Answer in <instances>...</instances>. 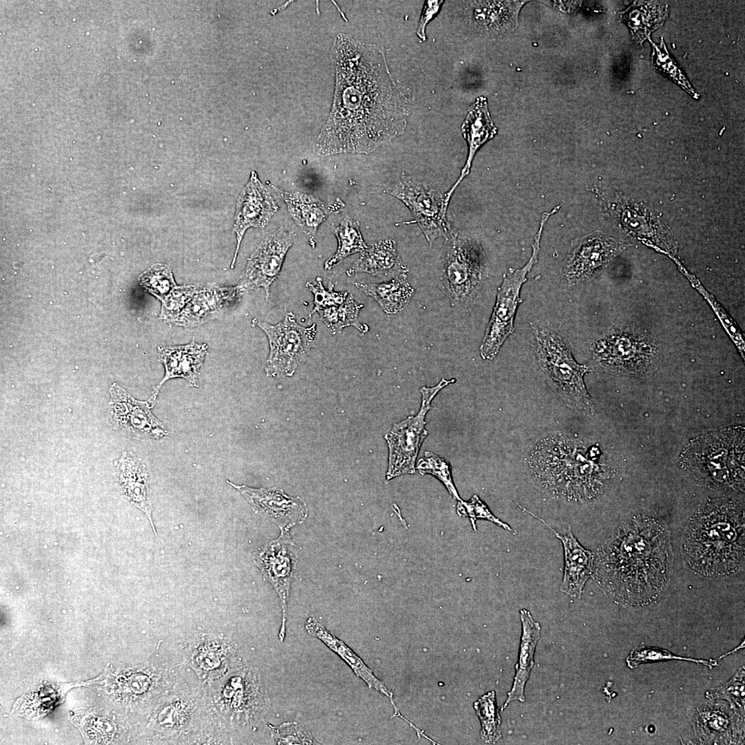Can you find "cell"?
<instances>
[{
    "instance_id": "1",
    "label": "cell",
    "mask_w": 745,
    "mask_h": 745,
    "mask_svg": "<svg viewBox=\"0 0 745 745\" xmlns=\"http://www.w3.org/2000/svg\"><path fill=\"white\" fill-rule=\"evenodd\" d=\"M332 54L333 103L314 151L319 156L370 153L404 131L410 97L393 79L380 48L339 33Z\"/></svg>"
},
{
    "instance_id": "2",
    "label": "cell",
    "mask_w": 745,
    "mask_h": 745,
    "mask_svg": "<svg viewBox=\"0 0 745 745\" xmlns=\"http://www.w3.org/2000/svg\"><path fill=\"white\" fill-rule=\"evenodd\" d=\"M669 550L666 533L657 522L630 519L602 546L596 565L597 580L621 604H648L666 584Z\"/></svg>"
},
{
    "instance_id": "3",
    "label": "cell",
    "mask_w": 745,
    "mask_h": 745,
    "mask_svg": "<svg viewBox=\"0 0 745 745\" xmlns=\"http://www.w3.org/2000/svg\"><path fill=\"white\" fill-rule=\"evenodd\" d=\"M599 450L557 435L536 446L529 466L535 479L553 494L570 501L591 499L606 488L608 468L598 463Z\"/></svg>"
},
{
    "instance_id": "4",
    "label": "cell",
    "mask_w": 745,
    "mask_h": 745,
    "mask_svg": "<svg viewBox=\"0 0 745 745\" xmlns=\"http://www.w3.org/2000/svg\"><path fill=\"white\" fill-rule=\"evenodd\" d=\"M684 551L689 566L704 575L719 576L736 571L744 556L742 508L724 502L699 511L690 522Z\"/></svg>"
},
{
    "instance_id": "5",
    "label": "cell",
    "mask_w": 745,
    "mask_h": 745,
    "mask_svg": "<svg viewBox=\"0 0 745 745\" xmlns=\"http://www.w3.org/2000/svg\"><path fill=\"white\" fill-rule=\"evenodd\" d=\"M681 464L699 481L719 488L738 489L744 483V428H730L699 437L683 451Z\"/></svg>"
},
{
    "instance_id": "6",
    "label": "cell",
    "mask_w": 745,
    "mask_h": 745,
    "mask_svg": "<svg viewBox=\"0 0 745 745\" xmlns=\"http://www.w3.org/2000/svg\"><path fill=\"white\" fill-rule=\"evenodd\" d=\"M488 272L481 244L470 235L451 228L445 237L438 270L441 288L451 304L470 307Z\"/></svg>"
},
{
    "instance_id": "7",
    "label": "cell",
    "mask_w": 745,
    "mask_h": 745,
    "mask_svg": "<svg viewBox=\"0 0 745 745\" xmlns=\"http://www.w3.org/2000/svg\"><path fill=\"white\" fill-rule=\"evenodd\" d=\"M539 365L554 390L575 411L593 415L594 406L584 377L589 369L574 359L564 338L551 326L532 324Z\"/></svg>"
},
{
    "instance_id": "8",
    "label": "cell",
    "mask_w": 745,
    "mask_h": 745,
    "mask_svg": "<svg viewBox=\"0 0 745 745\" xmlns=\"http://www.w3.org/2000/svg\"><path fill=\"white\" fill-rule=\"evenodd\" d=\"M558 210L555 207L542 216L539 228L532 245L533 252L526 264L521 268H508L497 289L496 301L480 345V355L484 359L492 360L498 354L506 339L514 332V319L518 306L522 302L520 290L526 276L538 261L540 239L545 223Z\"/></svg>"
},
{
    "instance_id": "9",
    "label": "cell",
    "mask_w": 745,
    "mask_h": 745,
    "mask_svg": "<svg viewBox=\"0 0 745 745\" xmlns=\"http://www.w3.org/2000/svg\"><path fill=\"white\" fill-rule=\"evenodd\" d=\"M253 326L266 335L270 346L265 370L267 376H292L297 368L305 361L313 346L317 325L300 326L292 312H286L279 323L272 325L257 319Z\"/></svg>"
},
{
    "instance_id": "10",
    "label": "cell",
    "mask_w": 745,
    "mask_h": 745,
    "mask_svg": "<svg viewBox=\"0 0 745 745\" xmlns=\"http://www.w3.org/2000/svg\"><path fill=\"white\" fill-rule=\"evenodd\" d=\"M455 381V379H442L433 387H422L420 390L421 405L418 414L409 416L389 428L385 435L389 448L387 480L403 474L415 473V461L428 435L425 417L428 410L433 408L430 403L440 390Z\"/></svg>"
},
{
    "instance_id": "11",
    "label": "cell",
    "mask_w": 745,
    "mask_h": 745,
    "mask_svg": "<svg viewBox=\"0 0 745 745\" xmlns=\"http://www.w3.org/2000/svg\"><path fill=\"white\" fill-rule=\"evenodd\" d=\"M386 192L401 201L410 210L430 246L440 237H446L452 227L447 217L445 195L430 186L402 175Z\"/></svg>"
},
{
    "instance_id": "12",
    "label": "cell",
    "mask_w": 745,
    "mask_h": 745,
    "mask_svg": "<svg viewBox=\"0 0 745 745\" xmlns=\"http://www.w3.org/2000/svg\"><path fill=\"white\" fill-rule=\"evenodd\" d=\"M295 238L292 230L284 227L265 235L247 259L246 266L237 284L240 290L244 293L261 288L268 301L270 286L278 277L287 252Z\"/></svg>"
},
{
    "instance_id": "13",
    "label": "cell",
    "mask_w": 745,
    "mask_h": 745,
    "mask_svg": "<svg viewBox=\"0 0 745 745\" xmlns=\"http://www.w3.org/2000/svg\"><path fill=\"white\" fill-rule=\"evenodd\" d=\"M297 558L298 548L292 540L289 531H281L277 539L269 542L252 556V561L264 578L272 585L279 597L283 613L279 633V639L281 642L286 635L287 602Z\"/></svg>"
},
{
    "instance_id": "14",
    "label": "cell",
    "mask_w": 745,
    "mask_h": 745,
    "mask_svg": "<svg viewBox=\"0 0 745 745\" xmlns=\"http://www.w3.org/2000/svg\"><path fill=\"white\" fill-rule=\"evenodd\" d=\"M108 418L113 428L137 439H160L168 432L151 413L147 401L135 399L126 390L114 383L110 388Z\"/></svg>"
},
{
    "instance_id": "15",
    "label": "cell",
    "mask_w": 745,
    "mask_h": 745,
    "mask_svg": "<svg viewBox=\"0 0 745 745\" xmlns=\"http://www.w3.org/2000/svg\"><path fill=\"white\" fill-rule=\"evenodd\" d=\"M610 237L593 234L573 241L562 270V281L571 287L590 278L619 250Z\"/></svg>"
},
{
    "instance_id": "16",
    "label": "cell",
    "mask_w": 745,
    "mask_h": 745,
    "mask_svg": "<svg viewBox=\"0 0 745 745\" xmlns=\"http://www.w3.org/2000/svg\"><path fill=\"white\" fill-rule=\"evenodd\" d=\"M226 481L246 498L255 513L275 523L281 531H289L308 516L306 502L299 497L288 495L281 488H255Z\"/></svg>"
},
{
    "instance_id": "17",
    "label": "cell",
    "mask_w": 745,
    "mask_h": 745,
    "mask_svg": "<svg viewBox=\"0 0 745 745\" xmlns=\"http://www.w3.org/2000/svg\"><path fill=\"white\" fill-rule=\"evenodd\" d=\"M279 207L269 189L263 184L257 173L252 170L250 178L237 200L233 231L237 246L230 268L233 269L239 247L246 231L250 228H264Z\"/></svg>"
},
{
    "instance_id": "18",
    "label": "cell",
    "mask_w": 745,
    "mask_h": 745,
    "mask_svg": "<svg viewBox=\"0 0 745 745\" xmlns=\"http://www.w3.org/2000/svg\"><path fill=\"white\" fill-rule=\"evenodd\" d=\"M244 293L239 287L208 284L199 287L180 315L172 322L184 328H193L217 318L226 310L235 307Z\"/></svg>"
},
{
    "instance_id": "19",
    "label": "cell",
    "mask_w": 745,
    "mask_h": 745,
    "mask_svg": "<svg viewBox=\"0 0 745 745\" xmlns=\"http://www.w3.org/2000/svg\"><path fill=\"white\" fill-rule=\"evenodd\" d=\"M642 343L621 329H615L594 342L592 347L595 359L602 367L616 372L636 370L647 361L649 351Z\"/></svg>"
},
{
    "instance_id": "20",
    "label": "cell",
    "mask_w": 745,
    "mask_h": 745,
    "mask_svg": "<svg viewBox=\"0 0 745 745\" xmlns=\"http://www.w3.org/2000/svg\"><path fill=\"white\" fill-rule=\"evenodd\" d=\"M158 351L159 361L163 364L165 375L148 400L152 408L161 387L170 379L181 377L190 386L198 387L200 370L207 354L208 346L193 340L185 345L159 346Z\"/></svg>"
},
{
    "instance_id": "21",
    "label": "cell",
    "mask_w": 745,
    "mask_h": 745,
    "mask_svg": "<svg viewBox=\"0 0 745 745\" xmlns=\"http://www.w3.org/2000/svg\"><path fill=\"white\" fill-rule=\"evenodd\" d=\"M524 511L544 523L555 534L563 545L564 570L560 590L566 595L580 598L586 581L593 571L594 555L584 548L574 536L569 526L566 534L555 530L544 519L519 506Z\"/></svg>"
},
{
    "instance_id": "22",
    "label": "cell",
    "mask_w": 745,
    "mask_h": 745,
    "mask_svg": "<svg viewBox=\"0 0 745 745\" xmlns=\"http://www.w3.org/2000/svg\"><path fill=\"white\" fill-rule=\"evenodd\" d=\"M305 628L309 635L320 639L330 650L337 653L350 667L355 675L365 682L370 689H375L388 697L394 708L392 717H398L408 724V726L413 724L399 712L393 700V693L382 681L374 675L373 670L364 663L363 659L343 641L332 634L314 617L308 618L305 623Z\"/></svg>"
},
{
    "instance_id": "23",
    "label": "cell",
    "mask_w": 745,
    "mask_h": 745,
    "mask_svg": "<svg viewBox=\"0 0 745 745\" xmlns=\"http://www.w3.org/2000/svg\"><path fill=\"white\" fill-rule=\"evenodd\" d=\"M464 138L468 146V153L465 166L463 167L459 177L454 185L445 194V206L448 208L450 198L461 181L469 174L473 159L479 148L491 139L497 132V128L491 119L487 99L481 96L468 111L466 117L461 127Z\"/></svg>"
},
{
    "instance_id": "24",
    "label": "cell",
    "mask_w": 745,
    "mask_h": 745,
    "mask_svg": "<svg viewBox=\"0 0 745 745\" xmlns=\"http://www.w3.org/2000/svg\"><path fill=\"white\" fill-rule=\"evenodd\" d=\"M519 613L522 630L516 672L511 690L508 693L501 711H504L513 701L525 702L524 688L534 666L535 652L540 638L539 623L534 620L528 610L522 609Z\"/></svg>"
},
{
    "instance_id": "25",
    "label": "cell",
    "mask_w": 745,
    "mask_h": 745,
    "mask_svg": "<svg viewBox=\"0 0 745 745\" xmlns=\"http://www.w3.org/2000/svg\"><path fill=\"white\" fill-rule=\"evenodd\" d=\"M408 269L401 259L395 241L388 239L379 241L364 251L360 257L346 271L350 277L357 272L392 278L406 276Z\"/></svg>"
},
{
    "instance_id": "26",
    "label": "cell",
    "mask_w": 745,
    "mask_h": 745,
    "mask_svg": "<svg viewBox=\"0 0 745 745\" xmlns=\"http://www.w3.org/2000/svg\"><path fill=\"white\" fill-rule=\"evenodd\" d=\"M147 478L145 465L132 453L124 452L117 466L120 490L127 500L146 514L156 534L151 517L152 506Z\"/></svg>"
},
{
    "instance_id": "27",
    "label": "cell",
    "mask_w": 745,
    "mask_h": 745,
    "mask_svg": "<svg viewBox=\"0 0 745 745\" xmlns=\"http://www.w3.org/2000/svg\"><path fill=\"white\" fill-rule=\"evenodd\" d=\"M274 188L281 195L292 218L306 235L311 246L315 248L316 232L328 215V208L324 203L312 195Z\"/></svg>"
},
{
    "instance_id": "28",
    "label": "cell",
    "mask_w": 745,
    "mask_h": 745,
    "mask_svg": "<svg viewBox=\"0 0 745 745\" xmlns=\"http://www.w3.org/2000/svg\"><path fill=\"white\" fill-rule=\"evenodd\" d=\"M355 286L375 300L388 315L400 312L410 301L414 288L407 281L406 276L392 278L380 284L355 283Z\"/></svg>"
},
{
    "instance_id": "29",
    "label": "cell",
    "mask_w": 745,
    "mask_h": 745,
    "mask_svg": "<svg viewBox=\"0 0 745 745\" xmlns=\"http://www.w3.org/2000/svg\"><path fill=\"white\" fill-rule=\"evenodd\" d=\"M197 643L190 650V662L195 669L204 677L223 674L229 653L225 642L217 638H204L199 639Z\"/></svg>"
},
{
    "instance_id": "30",
    "label": "cell",
    "mask_w": 745,
    "mask_h": 745,
    "mask_svg": "<svg viewBox=\"0 0 745 745\" xmlns=\"http://www.w3.org/2000/svg\"><path fill=\"white\" fill-rule=\"evenodd\" d=\"M338 247L335 254L324 264V268L330 270L345 258L357 252L365 251L368 247L361 235L359 223L349 215H345L339 225L333 228Z\"/></svg>"
},
{
    "instance_id": "31",
    "label": "cell",
    "mask_w": 745,
    "mask_h": 745,
    "mask_svg": "<svg viewBox=\"0 0 745 745\" xmlns=\"http://www.w3.org/2000/svg\"><path fill=\"white\" fill-rule=\"evenodd\" d=\"M363 307L364 304L355 301L350 292L346 300L341 304L320 310L317 312L321 321L333 335L340 332L343 328L348 326H353L364 334L368 331L369 327L360 323L358 319L359 312Z\"/></svg>"
},
{
    "instance_id": "32",
    "label": "cell",
    "mask_w": 745,
    "mask_h": 745,
    "mask_svg": "<svg viewBox=\"0 0 745 745\" xmlns=\"http://www.w3.org/2000/svg\"><path fill=\"white\" fill-rule=\"evenodd\" d=\"M168 704L160 711L157 717L159 724L166 731L168 735L181 734L186 731L192 720L197 717V705L183 696H171Z\"/></svg>"
},
{
    "instance_id": "33",
    "label": "cell",
    "mask_w": 745,
    "mask_h": 745,
    "mask_svg": "<svg viewBox=\"0 0 745 745\" xmlns=\"http://www.w3.org/2000/svg\"><path fill=\"white\" fill-rule=\"evenodd\" d=\"M481 724L480 736L486 743H495L501 737V722L495 692L491 691L481 696L473 704Z\"/></svg>"
},
{
    "instance_id": "34",
    "label": "cell",
    "mask_w": 745,
    "mask_h": 745,
    "mask_svg": "<svg viewBox=\"0 0 745 745\" xmlns=\"http://www.w3.org/2000/svg\"><path fill=\"white\" fill-rule=\"evenodd\" d=\"M138 281L140 286L161 302L176 288L173 273L169 266L156 264L141 273Z\"/></svg>"
},
{
    "instance_id": "35",
    "label": "cell",
    "mask_w": 745,
    "mask_h": 745,
    "mask_svg": "<svg viewBox=\"0 0 745 745\" xmlns=\"http://www.w3.org/2000/svg\"><path fill=\"white\" fill-rule=\"evenodd\" d=\"M666 660L693 662L697 664H702L704 666H708L709 668L718 666L717 662L714 659L704 660L702 659L677 656L667 650L651 646H642L633 649L629 656L626 658V663L630 668H635L641 664H651Z\"/></svg>"
},
{
    "instance_id": "36",
    "label": "cell",
    "mask_w": 745,
    "mask_h": 745,
    "mask_svg": "<svg viewBox=\"0 0 745 745\" xmlns=\"http://www.w3.org/2000/svg\"><path fill=\"white\" fill-rule=\"evenodd\" d=\"M417 469L421 475L430 474L441 481L449 494L455 499L461 500L453 483L451 467L448 461L437 455L426 452L417 461Z\"/></svg>"
},
{
    "instance_id": "37",
    "label": "cell",
    "mask_w": 745,
    "mask_h": 745,
    "mask_svg": "<svg viewBox=\"0 0 745 745\" xmlns=\"http://www.w3.org/2000/svg\"><path fill=\"white\" fill-rule=\"evenodd\" d=\"M198 286L195 285H177L161 301L159 318L168 324H172L191 300Z\"/></svg>"
},
{
    "instance_id": "38",
    "label": "cell",
    "mask_w": 745,
    "mask_h": 745,
    "mask_svg": "<svg viewBox=\"0 0 745 745\" xmlns=\"http://www.w3.org/2000/svg\"><path fill=\"white\" fill-rule=\"evenodd\" d=\"M457 512L459 515L469 518L475 531L477 530L475 522L477 519L490 521L505 530L512 531L510 526L495 517L477 495H474L468 501L459 500Z\"/></svg>"
},
{
    "instance_id": "39",
    "label": "cell",
    "mask_w": 745,
    "mask_h": 745,
    "mask_svg": "<svg viewBox=\"0 0 745 745\" xmlns=\"http://www.w3.org/2000/svg\"><path fill=\"white\" fill-rule=\"evenodd\" d=\"M307 288L314 295V307L309 314V317L316 312L331 306H338L344 302L350 292H337L334 290V284L331 281L328 283V288H326L321 277L316 279V284L307 283Z\"/></svg>"
},
{
    "instance_id": "40",
    "label": "cell",
    "mask_w": 745,
    "mask_h": 745,
    "mask_svg": "<svg viewBox=\"0 0 745 745\" xmlns=\"http://www.w3.org/2000/svg\"><path fill=\"white\" fill-rule=\"evenodd\" d=\"M272 729V736L278 744H312L313 739L306 733L299 724L287 722L278 727L269 725Z\"/></svg>"
},
{
    "instance_id": "41",
    "label": "cell",
    "mask_w": 745,
    "mask_h": 745,
    "mask_svg": "<svg viewBox=\"0 0 745 745\" xmlns=\"http://www.w3.org/2000/svg\"><path fill=\"white\" fill-rule=\"evenodd\" d=\"M744 668L742 667L736 675L728 682L716 689L713 695L726 698L734 706H738L742 709L744 706Z\"/></svg>"
},
{
    "instance_id": "42",
    "label": "cell",
    "mask_w": 745,
    "mask_h": 745,
    "mask_svg": "<svg viewBox=\"0 0 745 745\" xmlns=\"http://www.w3.org/2000/svg\"><path fill=\"white\" fill-rule=\"evenodd\" d=\"M443 4V1H426L424 3L423 11L419 21V25L417 29L416 34L418 37L422 41L426 40V26L432 19L436 16L440 9V6Z\"/></svg>"
},
{
    "instance_id": "43",
    "label": "cell",
    "mask_w": 745,
    "mask_h": 745,
    "mask_svg": "<svg viewBox=\"0 0 745 745\" xmlns=\"http://www.w3.org/2000/svg\"><path fill=\"white\" fill-rule=\"evenodd\" d=\"M150 684V679L146 675L142 674H134L128 679L126 683V689L132 694H140L146 691Z\"/></svg>"
},
{
    "instance_id": "44",
    "label": "cell",
    "mask_w": 745,
    "mask_h": 745,
    "mask_svg": "<svg viewBox=\"0 0 745 745\" xmlns=\"http://www.w3.org/2000/svg\"><path fill=\"white\" fill-rule=\"evenodd\" d=\"M744 648V641L743 640V642L737 647L735 648L733 650H732L728 652L727 653L723 655L722 656L719 657V659L723 658V657H726V656H727L728 655H731V654L737 651L738 650Z\"/></svg>"
}]
</instances>
